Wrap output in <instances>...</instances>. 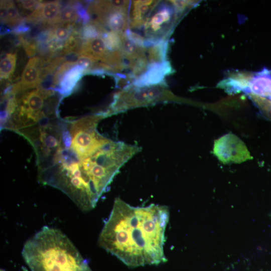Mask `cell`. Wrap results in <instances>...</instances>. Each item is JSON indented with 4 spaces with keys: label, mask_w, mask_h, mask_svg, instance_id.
I'll list each match as a JSON object with an SVG mask.
<instances>
[{
    "label": "cell",
    "mask_w": 271,
    "mask_h": 271,
    "mask_svg": "<svg viewBox=\"0 0 271 271\" xmlns=\"http://www.w3.org/2000/svg\"><path fill=\"white\" fill-rule=\"evenodd\" d=\"M12 32V30L8 28L6 26H1V35H4L9 34Z\"/></svg>",
    "instance_id": "29"
},
{
    "label": "cell",
    "mask_w": 271,
    "mask_h": 271,
    "mask_svg": "<svg viewBox=\"0 0 271 271\" xmlns=\"http://www.w3.org/2000/svg\"><path fill=\"white\" fill-rule=\"evenodd\" d=\"M1 271H6V270H5L4 269H1Z\"/></svg>",
    "instance_id": "31"
},
{
    "label": "cell",
    "mask_w": 271,
    "mask_h": 271,
    "mask_svg": "<svg viewBox=\"0 0 271 271\" xmlns=\"http://www.w3.org/2000/svg\"><path fill=\"white\" fill-rule=\"evenodd\" d=\"M59 1L41 2L38 7L24 18V21L29 23H42L44 26L52 27L56 24L61 10Z\"/></svg>",
    "instance_id": "8"
},
{
    "label": "cell",
    "mask_w": 271,
    "mask_h": 271,
    "mask_svg": "<svg viewBox=\"0 0 271 271\" xmlns=\"http://www.w3.org/2000/svg\"><path fill=\"white\" fill-rule=\"evenodd\" d=\"M169 95L163 85L138 87L131 84L115 94L109 109L105 111L110 116L132 108L164 101Z\"/></svg>",
    "instance_id": "4"
},
{
    "label": "cell",
    "mask_w": 271,
    "mask_h": 271,
    "mask_svg": "<svg viewBox=\"0 0 271 271\" xmlns=\"http://www.w3.org/2000/svg\"><path fill=\"white\" fill-rule=\"evenodd\" d=\"M108 115L105 111L67 120L71 140L62 142L78 158L89 156L111 140L100 134L97 129L99 122Z\"/></svg>",
    "instance_id": "3"
},
{
    "label": "cell",
    "mask_w": 271,
    "mask_h": 271,
    "mask_svg": "<svg viewBox=\"0 0 271 271\" xmlns=\"http://www.w3.org/2000/svg\"><path fill=\"white\" fill-rule=\"evenodd\" d=\"M12 30V32L15 34L18 35H22L29 33L31 31V27L26 24V23L24 21L17 26L14 27Z\"/></svg>",
    "instance_id": "27"
},
{
    "label": "cell",
    "mask_w": 271,
    "mask_h": 271,
    "mask_svg": "<svg viewBox=\"0 0 271 271\" xmlns=\"http://www.w3.org/2000/svg\"><path fill=\"white\" fill-rule=\"evenodd\" d=\"M79 18L74 5V2L67 3L61 9L56 24L73 23Z\"/></svg>",
    "instance_id": "18"
},
{
    "label": "cell",
    "mask_w": 271,
    "mask_h": 271,
    "mask_svg": "<svg viewBox=\"0 0 271 271\" xmlns=\"http://www.w3.org/2000/svg\"><path fill=\"white\" fill-rule=\"evenodd\" d=\"M18 40L28 57H33L38 51V46L35 38H27L24 35H18Z\"/></svg>",
    "instance_id": "22"
},
{
    "label": "cell",
    "mask_w": 271,
    "mask_h": 271,
    "mask_svg": "<svg viewBox=\"0 0 271 271\" xmlns=\"http://www.w3.org/2000/svg\"><path fill=\"white\" fill-rule=\"evenodd\" d=\"M16 53H7L1 59V79H6L13 74L16 65Z\"/></svg>",
    "instance_id": "17"
},
{
    "label": "cell",
    "mask_w": 271,
    "mask_h": 271,
    "mask_svg": "<svg viewBox=\"0 0 271 271\" xmlns=\"http://www.w3.org/2000/svg\"><path fill=\"white\" fill-rule=\"evenodd\" d=\"M159 2L150 0L132 1L129 16L130 28H139L143 26Z\"/></svg>",
    "instance_id": "10"
},
{
    "label": "cell",
    "mask_w": 271,
    "mask_h": 271,
    "mask_svg": "<svg viewBox=\"0 0 271 271\" xmlns=\"http://www.w3.org/2000/svg\"><path fill=\"white\" fill-rule=\"evenodd\" d=\"M111 51L101 36L84 40L79 51V55H86L103 62Z\"/></svg>",
    "instance_id": "12"
},
{
    "label": "cell",
    "mask_w": 271,
    "mask_h": 271,
    "mask_svg": "<svg viewBox=\"0 0 271 271\" xmlns=\"http://www.w3.org/2000/svg\"><path fill=\"white\" fill-rule=\"evenodd\" d=\"M19 6L22 9L33 12L39 5L41 1L34 0H26L17 1Z\"/></svg>",
    "instance_id": "25"
},
{
    "label": "cell",
    "mask_w": 271,
    "mask_h": 271,
    "mask_svg": "<svg viewBox=\"0 0 271 271\" xmlns=\"http://www.w3.org/2000/svg\"><path fill=\"white\" fill-rule=\"evenodd\" d=\"M250 94V97L257 106L271 119V102L264 97Z\"/></svg>",
    "instance_id": "23"
},
{
    "label": "cell",
    "mask_w": 271,
    "mask_h": 271,
    "mask_svg": "<svg viewBox=\"0 0 271 271\" xmlns=\"http://www.w3.org/2000/svg\"><path fill=\"white\" fill-rule=\"evenodd\" d=\"M173 8L167 4H163L150 15L144 24V30L147 41L155 42L160 40L171 22L174 14Z\"/></svg>",
    "instance_id": "6"
},
{
    "label": "cell",
    "mask_w": 271,
    "mask_h": 271,
    "mask_svg": "<svg viewBox=\"0 0 271 271\" xmlns=\"http://www.w3.org/2000/svg\"><path fill=\"white\" fill-rule=\"evenodd\" d=\"M170 3L173 6L174 10L177 12L183 11L189 6H191L195 3L192 1H170Z\"/></svg>",
    "instance_id": "26"
},
{
    "label": "cell",
    "mask_w": 271,
    "mask_h": 271,
    "mask_svg": "<svg viewBox=\"0 0 271 271\" xmlns=\"http://www.w3.org/2000/svg\"><path fill=\"white\" fill-rule=\"evenodd\" d=\"M98 22L110 31L119 34L125 33L129 27V16L126 11H112Z\"/></svg>",
    "instance_id": "13"
},
{
    "label": "cell",
    "mask_w": 271,
    "mask_h": 271,
    "mask_svg": "<svg viewBox=\"0 0 271 271\" xmlns=\"http://www.w3.org/2000/svg\"><path fill=\"white\" fill-rule=\"evenodd\" d=\"M22 253L31 271H92L69 238L47 226L26 242Z\"/></svg>",
    "instance_id": "2"
},
{
    "label": "cell",
    "mask_w": 271,
    "mask_h": 271,
    "mask_svg": "<svg viewBox=\"0 0 271 271\" xmlns=\"http://www.w3.org/2000/svg\"><path fill=\"white\" fill-rule=\"evenodd\" d=\"M213 154L224 164L241 163L252 158L242 141L231 133L215 140Z\"/></svg>",
    "instance_id": "5"
},
{
    "label": "cell",
    "mask_w": 271,
    "mask_h": 271,
    "mask_svg": "<svg viewBox=\"0 0 271 271\" xmlns=\"http://www.w3.org/2000/svg\"><path fill=\"white\" fill-rule=\"evenodd\" d=\"M24 21L18 9L13 1H7V24L10 27H16Z\"/></svg>",
    "instance_id": "20"
},
{
    "label": "cell",
    "mask_w": 271,
    "mask_h": 271,
    "mask_svg": "<svg viewBox=\"0 0 271 271\" xmlns=\"http://www.w3.org/2000/svg\"><path fill=\"white\" fill-rule=\"evenodd\" d=\"M74 5L79 18V22L83 25L89 23L90 22V15L84 8L81 3L74 2Z\"/></svg>",
    "instance_id": "24"
},
{
    "label": "cell",
    "mask_w": 271,
    "mask_h": 271,
    "mask_svg": "<svg viewBox=\"0 0 271 271\" xmlns=\"http://www.w3.org/2000/svg\"><path fill=\"white\" fill-rule=\"evenodd\" d=\"M85 74V70L79 65L72 67L64 75L59 85L54 90L63 96L72 93L82 76Z\"/></svg>",
    "instance_id": "15"
},
{
    "label": "cell",
    "mask_w": 271,
    "mask_h": 271,
    "mask_svg": "<svg viewBox=\"0 0 271 271\" xmlns=\"http://www.w3.org/2000/svg\"><path fill=\"white\" fill-rule=\"evenodd\" d=\"M1 22L3 25L7 24V1H1Z\"/></svg>",
    "instance_id": "28"
},
{
    "label": "cell",
    "mask_w": 271,
    "mask_h": 271,
    "mask_svg": "<svg viewBox=\"0 0 271 271\" xmlns=\"http://www.w3.org/2000/svg\"><path fill=\"white\" fill-rule=\"evenodd\" d=\"M40 61V57L37 56L29 59L23 71L21 80L14 84L13 91L16 95L29 89L41 87L43 80Z\"/></svg>",
    "instance_id": "7"
},
{
    "label": "cell",
    "mask_w": 271,
    "mask_h": 271,
    "mask_svg": "<svg viewBox=\"0 0 271 271\" xmlns=\"http://www.w3.org/2000/svg\"><path fill=\"white\" fill-rule=\"evenodd\" d=\"M121 35L114 31H107L102 37L104 39L107 48L110 50H120L121 45Z\"/></svg>",
    "instance_id": "21"
},
{
    "label": "cell",
    "mask_w": 271,
    "mask_h": 271,
    "mask_svg": "<svg viewBox=\"0 0 271 271\" xmlns=\"http://www.w3.org/2000/svg\"><path fill=\"white\" fill-rule=\"evenodd\" d=\"M172 68L168 61L150 65L148 70L136 79L132 85L138 87L164 86V78L172 72Z\"/></svg>",
    "instance_id": "9"
},
{
    "label": "cell",
    "mask_w": 271,
    "mask_h": 271,
    "mask_svg": "<svg viewBox=\"0 0 271 271\" xmlns=\"http://www.w3.org/2000/svg\"><path fill=\"white\" fill-rule=\"evenodd\" d=\"M169 216L165 205L133 206L116 198L99 233L98 244L129 267L164 262Z\"/></svg>",
    "instance_id": "1"
},
{
    "label": "cell",
    "mask_w": 271,
    "mask_h": 271,
    "mask_svg": "<svg viewBox=\"0 0 271 271\" xmlns=\"http://www.w3.org/2000/svg\"><path fill=\"white\" fill-rule=\"evenodd\" d=\"M75 65H76V61H67L63 63L54 73L51 89L54 90L59 85L67 72Z\"/></svg>",
    "instance_id": "19"
},
{
    "label": "cell",
    "mask_w": 271,
    "mask_h": 271,
    "mask_svg": "<svg viewBox=\"0 0 271 271\" xmlns=\"http://www.w3.org/2000/svg\"><path fill=\"white\" fill-rule=\"evenodd\" d=\"M146 45L150 65L162 63L166 61L167 42L164 40L155 42L148 41V44Z\"/></svg>",
    "instance_id": "16"
},
{
    "label": "cell",
    "mask_w": 271,
    "mask_h": 271,
    "mask_svg": "<svg viewBox=\"0 0 271 271\" xmlns=\"http://www.w3.org/2000/svg\"><path fill=\"white\" fill-rule=\"evenodd\" d=\"M252 74L245 72H235L221 80L217 87L223 89L229 94L243 91L249 94V83Z\"/></svg>",
    "instance_id": "11"
},
{
    "label": "cell",
    "mask_w": 271,
    "mask_h": 271,
    "mask_svg": "<svg viewBox=\"0 0 271 271\" xmlns=\"http://www.w3.org/2000/svg\"><path fill=\"white\" fill-rule=\"evenodd\" d=\"M269 98L270 101L271 102V95L269 96Z\"/></svg>",
    "instance_id": "30"
},
{
    "label": "cell",
    "mask_w": 271,
    "mask_h": 271,
    "mask_svg": "<svg viewBox=\"0 0 271 271\" xmlns=\"http://www.w3.org/2000/svg\"><path fill=\"white\" fill-rule=\"evenodd\" d=\"M249 94L261 97L271 95V74L265 68L252 74L249 83Z\"/></svg>",
    "instance_id": "14"
}]
</instances>
